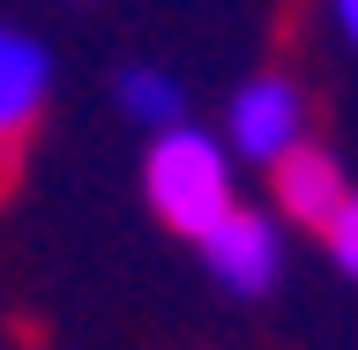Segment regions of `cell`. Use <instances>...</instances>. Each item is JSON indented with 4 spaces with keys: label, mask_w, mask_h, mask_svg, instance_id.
<instances>
[{
    "label": "cell",
    "mask_w": 358,
    "mask_h": 350,
    "mask_svg": "<svg viewBox=\"0 0 358 350\" xmlns=\"http://www.w3.org/2000/svg\"><path fill=\"white\" fill-rule=\"evenodd\" d=\"M142 194H150L157 224L179 231V239H201L209 224H224L239 209V164H231V142L194 119L150 134L142 150Z\"/></svg>",
    "instance_id": "obj_1"
},
{
    "label": "cell",
    "mask_w": 358,
    "mask_h": 350,
    "mask_svg": "<svg viewBox=\"0 0 358 350\" xmlns=\"http://www.w3.org/2000/svg\"><path fill=\"white\" fill-rule=\"evenodd\" d=\"M224 142H231V156H246V164H284L299 142H313V105L306 89L291 82V75H246L239 89H231V105H224Z\"/></svg>",
    "instance_id": "obj_2"
},
{
    "label": "cell",
    "mask_w": 358,
    "mask_h": 350,
    "mask_svg": "<svg viewBox=\"0 0 358 350\" xmlns=\"http://www.w3.org/2000/svg\"><path fill=\"white\" fill-rule=\"evenodd\" d=\"M194 246H201L209 276H217L231 298H262V291H276V276H284V217L246 209V201L224 224H209Z\"/></svg>",
    "instance_id": "obj_3"
},
{
    "label": "cell",
    "mask_w": 358,
    "mask_h": 350,
    "mask_svg": "<svg viewBox=\"0 0 358 350\" xmlns=\"http://www.w3.org/2000/svg\"><path fill=\"white\" fill-rule=\"evenodd\" d=\"M45 97H52V52L30 30L0 22V150L45 119Z\"/></svg>",
    "instance_id": "obj_4"
},
{
    "label": "cell",
    "mask_w": 358,
    "mask_h": 350,
    "mask_svg": "<svg viewBox=\"0 0 358 350\" xmlns=\"http://www.w3.org/2000/svg\"><path fill=\"white\" fill-rule=\"evenodd\" d=\"M268 187H276V217L306 224V231H321V224L343 209V194H351L343 164H336L329 150H313V142H299L284 164H268Z\"/></svg>",
    "instance_id": "obj_5"
},
{
    "label": "cell",
    "mask_w": 358,
    "mask_h": 350,
    "mask_svg": "<svg viewBox=\"0 0 358 350\" xmlns=\"http://www.w3.org/2000/svg\"><path fill=\"white\" fill-rule=\"evenodd\" d=\"M112 105L127 112L134 127L164 134V127H179V119H187V82H179L172 67H157V60H134V67H120V82H112Z\"/></svg>",
    "instance_id": "obj_6"
},
{
    "label": "cell",
    "mask_w": 358,
    "mask_h": 350,
    "mask_svg": "<svg viewBox=\"0 0 358 350\" xmlns=\"http://www.w3.org/2000/svg\"><path fill=\"white\" fill-rule=\"evenodd\" d=\"M321 246H329V261H336V268H343V276L358 284V187L343 194V209H336V217L321 224Z\"/></svg>",
    "instance_id": "obj_7"
},
{
    "label": "cell",
    "mask_w": 358,
    "mask_h": 350,
    "mask_svg": "<svg viewBox=\"0 0 358 350\" xmlns=\"http://www.w3.org/2000/svg\"><path fill=\"white\" fill-rule=\"evenodd\" d=\"M329 15H336V38L358 52V0H329Z\"/></svg>",
    "instance_id": "obj_8"
}]
</instances>
